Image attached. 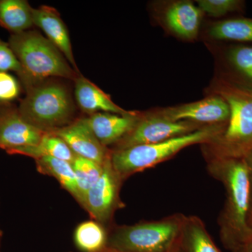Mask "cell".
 <instances>
[{"label":"cell","instance_id":"8","mask_svg":"<svg viewBox=\"0 0 252 252\" xmlns=\"http://www.w3.org/2000/svg\"><path fill=\"white\" fill-rule=\"evenodd\" d=\"M111 162V155L103 164L99 180L89 190L83 207L95 221L104 227L112 223L116 211L125 206L120 198L123 182Z\"/></svg>","mask_w":252,"mask_h":252},{"label":"cell","instance_id":"5","mask_svg":"<svg viewBox=\"0 0 252 252\" xmlns=\"http://www.w3.org/2000/svg\"><path fill=\"white\" fill-rule=\"evenodd\" d=\"M18 111L39 130L51 132L74 122L75 105L69 89L63 83L48 79L26 89Z\"/></svg>","mask_w":252,"mask_h":252},{"label":"cell","instance_id":"11","mask_svg":"<svg viewBox=\"0 0 252 252\" xmlns=\"http://www.w3.org/2000/svg\"><path fill=\"white\" fill-rule=\"evenodd\" d=\"M46 133L28 122L14 106L0 104V149L8 153L21 147L36 145Z\"/></svg>","mask_w":252,"mask_h":252},{"label":"cell","instance_id":"17","mask_svg":"<svg viewBox=\"0 0 252 252\" xmlns=\"http://www.w3.org/2000/svg\"><path fill=\"white\" fill-rule=\"evenodd\" d=\"M204 36L210 42H252V18H232L209 23L204 31Z\"/></svg>","mask_w":252,"mask_h":252},{"label":"cell","instance_id":"22","mask_svg":"<svg viewBox=\"0 0 252 252\" xmlns=\"http://www.w3.org/2000/svg\"><path fill=\"white\" fill-rule=\"evenodd\" d=\"M223 60L241 80L237 84L252 88V46H230L225 51Z\"/></svg>","mask_w":252,"mask_h":252},{"label":"cell","instance_id":"25","mask_svg":"<svg viewBox=\"0 0 252 252\" xmlns=\"http://www.w3.org/2000/svg\"><path fill=\"white\" fill-rule=\"evenodd\" d=\"M21 86L17 79L8 72L0 73V104H7L18 98Z\"/></svg>","mask_w":252,"mask_h":252},{"label":"cell","instance_id":"1","mask_svg":"<svg viewBox=\"0 0 252 252\" xmlns=\"http://www.w3.org/2000/svg\"><path fill=\"white\" fill-rule=\"evenodd\" d=\"M209 174L224 187L225 201L218 218L221 243L236 252L252 240L248 224L250 175L244 158L205 159Z\"/></svg>","mask_w":252,"mask_h":252},{"label":"cell","instance_id":"6","mask_svg":"<svg viewBox=\"0 0 252 252\" xmlns=\"http://www.w3.org/2000/svg\"><path fill=\"white\" fill-rule=\"evenodd\" d=\"M186 215L119 225L108 232L107 248L126 252H169L180 238Z\"/></svg>","mask_w":252,"mask_h":252},{"label":"cell","instance_id":"13","mask_svg":"<svg viewBox=\"0 0 252 252\" xmlns=\"http://www.w3.org/2000/svg\"><path fill=\"white\" fill-rule=\"evenodd\" d=\"M140 112L127 115L99 112L86 118L88 124L96 138L104 147L114 146L122 140L135 127Z\"/></svg>","mask_w":252,"mask_h":252},{"label":"cell","instance_id":"9","mask_svg":"<svg viewBox=\"0 0 252 252\" xmlns=\"http://www.w3.org/2000/svg\"><path fill=\"white\" fill-rule=\"evenodd\" d=\"M155 18L172 35L187 41L195 40L201 29L204 14L188 0L157 2Z\"/></svg>","mask_w":252,"mask_h":252},{"label":"cell","instance_id":"23","mask_svg":"<svg viewBox=\"0 0 252 252\" xmlns=\"http://www.w3.org/2000/svg\"><path fill=\"white\" fill-rule=\"evenodd\" d=\"M72 164L77 180V200L83 207L86 194L102 175L103 165L79 157Z\"/></svg>","mask_w":252,"mask_h":252},{"label":"cell","instance_id":"7","mask_svg":"<svg viewBox=\"0 0 252 252\" xmlns=\"http://www.w3.org/2000/svg\"><path fill=\"white\" fill-rule=\"evenodd\" d=\"M205 126H207L189 121L171 122L158 117L151 110L140 112L138 122L133 129L114 145L111 150H119L142 144L157 143L191 133Z\"/></svg>","mask_w":252,"mask_h":252},{"label":"cell","instance_id":"16","mask_svg":"<svg viewBox=\"0 0 252 252\" xmlns=\"http://www.w3.org/2000/svg\"><path fill=\"white\" fill-rule=\"evenodd\" d=\"M182 252H220L203 220L197 216H185L180 238Z\"/></svg>","mask_w":252,"mask_h":252},{"label":"cell","instance_id":"19","mask_svg":"<svg viewBox=\"0 0 252 252\" xmlns=\"http://www.w3.org/2000/svg\"><path fill=\"white\" fill-rule=\"evenodd\" d=\"M0 26L13 34L34 26L32 8L26 0H0Z\"/></svg>","mask_w":252,"mask_h":252},{"label":"cell","instance_id":"31","mask_svg":"<svg viewBox=\"0 0 252 252\" xmlns=\"http://www.w3.org/2000/svg\"><path fill=\"white\" fill-rule=\"evenodd\" d=\"M1 231H0V240H1Z\"/></svg>","mask_w":252,"mask_h":252},{"label":"cell","instance_id":"30","mask_svg":"<svg viewBox=\"0 0 252 252\" xmlns=\"http://www.w3.org/2000/svg\"><path fill=\"white\" fill-rule=\"evenodd\" d=\"M101 252H126L119 251V250H113V249L107 248L105 249V250H104L103 251Z\"/></svg>","mask_w":252,"mask_h":252},{"label":"cell","instance_id":"29","mask_svg":"<svg viewBox=\"0 0 252 252\" xmlns=\"http://www.w3.org/2000/svg\"><path fill=\"white\" fill-rule=\"evenodd\" d=\"M169 252H182V249H181L180 245V239H179L178 242L172 247L171 250Z\"/></svg>","mask_w":252,"mask_h":252},{"label":"cell","instance_id":"28","mask_svg":"<svg viewBox=\"0 0 252 252\" xmlns=\"http://www.w3.org/2000/svg\"><path fill=\"white\" fill-rule=\"evenodd\" d=\"M236 252H252V240L244 245Z\"/></svg>","mask_w":252,"mask_h":252},{"label":"cell","instance_id":"3","mask_svg":"<svg viewBox=\"0 0 252 252\" xmlns=\"http://www.w3.org/2000/svg\"><path fill=\"white\" fill-rule=\"evenodd\" d=\"M8 44L21 63L23 73L19 78L26 90L50 78L74 81L79 75L59 49L39 32L11 34Z\"/></svg>","mask_w":252,"mask_h":252},{"label":"cell","instance_id":"18","mask_svg":"<svg viewBox=\"0 0 252 252\" xmlns=\"http://www.w3.org/2000/svg\"><path fill=\"white\" fill-rule=\"evenodd\" d=\"M8 154L10 155L26 156L32 158L34 160L51 157L71 163L77 157L66 142L52 132H46L40 142L36 145L14 149L10 151Z\"/></svg>","mask_w":252,"mask_h":252},{"label":"cell","instance_id":"15","mask_svg":"<svg viewBox=\"0 0 252 252\" xmlns=\"http://www.w3.org/2000/svg\"><path fill=\"white\" fill-rule=\"evenodd\" d=\"M74 81V97L79 108L89 116L105 112L127 115L134 111H127L119 107L92 81L79 74Z\"/></svg>","mask_w":252,"mask_h":252},{"label":"cell","instance_id":"12","mask_svg":"<svg viewBox=\"0 0 252 252\" xmlns=\"http://www.w3.org/2000/svg\"><path fill=\"white\" fill-rule=\"evenodd\" d=\"M51 132L63 139L77 157L89 159L99 165H103L110 157L111 149L104 147L96 138L86 118L78 119Z\"/></svg>","mask_w":252,"mask_h":252},{"label":"cell","instance_id":"14","mask_svg":"<svg viewBox=\"0 0 252 252\" xmlns=\"http://www.w3.org/2000/svg\"><path fill=\"white\" fill-rule=\"evenodd\" d=\"M32 20L34 26L44 32L46 38L59 49L71 66L79 72L73 54L69 32L59 11L46 5L36 9L32 8Z\"/></svg>","mask_w":252,"mask_h":252},{"label":"cell","instance_id":"20","mask_svg":"<svg viewBox=\"0 0 252 252\" xmlns=\"http://www.w3.org/2000/svg\"><path fill=\"white\" fill-rule=\"evenodd\" d=\"M35 162L39 173L54 177L77 200V180L71 162L51 157L36 159Z\"/></svg>","mask_w":252,"mask_h":252},{"label":"cell","instance_id":"24","mask_svg":"<svg viewBox=\"0 0 252 252\" xmlns=\"http://www.w3.org/2000/svg\"><path fill=\"white\" fill-rule=\"evenodd\" d=\"M204 15L220 18L243 8L244 1L240 0H198L195 1Z\"/></svg>","mask_w":252,"mask_h":252},{"label":"cell","instance_id":"26","mask_svg":"<svg viewBox=\"0 0 252 252\" xmlns=\"http://www.w3.org/2000/svg\"><path fill=\"white\" fill-rule=\"evenodd\" d=\"M9 71L16 72L18 77H21L23 73L21 63L9 44L0 40V73Z\"/></svg>","mask_w":252,"mask_h":252},{"label":"cell","instance_id":"32","mask_svg":"<svg viewBox=\"0 0 252 252\" xmlns=\"http://www.w3.org/2000/svg\"></svg>","mask_w":252,"mask_h":252},{"label":"cell","instance_id":"4","mask_svg":"<svg viewBox=\"0 0 252 252\" xmlns=\"http://www.w3.org/2000/svg\"><path fill=\"white\" fill-rule=\"evenodd\" d=\"M227 124L205 126L187 135L157 143L111 150V162L123 180L172 158L187 147L210 143L224 131Z\"/></svg>","mask_w":252,"mask_h":252},{"label":"cell","instance_id":"10","mask_svg":"<svg viewBox=\"0 0 252 252\" xmlns=\"http://www.w3.org/2000/svg\"><path fill=\"white\" fill-rule=\"evenodd\" d=\"M151 112L171 122L189 121L205 126L227 124L230 117L228 104L216 94H207L196 102L152 109Z\"/></svg>","mask_w":252,"mask_h":252},{"label":"cell","instance_id":"2","mask_svg":"<svg viewBox=\"0 0 252 252\" xmlns=\"http://www.w3.org/2000/svg\"><path fill=\"white\" fill-rule=\"evenodd\" d=\"M216 94L228 104L230 117L221 135L201 145L205 159L243 158L252 150V88L214 78L207 94Z\"/></svg>","mask_w":252,"mask_h":252},{"label":"cell","instance_id":"21","mask_svg":"<svg viewBox=\"0 0 252 252\" xmlns=\"http://www.w3.org/2000/svg\"><path fill=\"white\" fill-rule=\"evenodd\" d=\"M74 242L83 252H101L107 248L108 232L95 220L80 223L74 232Z\"/></svg>","mask_w":252,"mask_h":252},{"label":"cell","instance_id":"27","mask_svg":"<svg viewBox=\"0 0 252 252\" xmlns=\"http://www.w3.org/2000/svg\"><path fill=\"white\" fill-rule=\"evenodd\" d=\"M248 165L250 175V206H249L248 224L252 235V150L243 158Z\"/></svg>","mask_w":252,"mask_h":252}]
</instances>
